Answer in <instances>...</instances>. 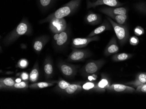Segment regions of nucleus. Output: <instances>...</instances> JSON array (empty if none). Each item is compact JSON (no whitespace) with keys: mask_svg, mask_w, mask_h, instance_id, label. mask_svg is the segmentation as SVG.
<instances>
[{"mask_svg":"<svg viewBox=\"0 0 146 109\" xmlns=\"http://www.w3.org/2000/svg\"><path fill=\"white\" fill-rule=\"evenodd\" d=\"M32 31L31 25L27 19L23 18L17 27L5 37L3 43L5 46H9L16 41L20 37L31 35Z\"/></svg>","mask_w":146,"mask_h":109,"instance_id":"obj_1","label":"nucleus"},{"mask_svg":"<svg viewBox=\"0 0 146 109\" xmlns=\"http://www.w3.org/2000/svg\"><path fill=\"white\" fill-rule=\"evenodd\" d=\"M82 0H71L57 9L47 18L40 21V23L48 22L53 18H62L73 14L78 8Z\"/></svg>","mask_w":146,"mask_h":109,"instance_id":"obj_2","label":"nucleus"},{"mask_svg":"<svg viewBox=\"0 0 146 109\" xmlns=\"http://www.w3.org/2000/svg\"><path fill=\"white\" fill-rule=\"evenodd\" d=\"M107 19L112 26L119 44L121 46L124 44L127 41L129 36L127 27L125 25L117 23L110 17H107Z\"/></svg>","mask_w":146,"mask_h":109,"instance_id":"obj_3","label":"nucleus"},{"mask_svg":"<svg viewBox=\"0 0 146 109\" xmlns=\"http://www.w3.org/2000/svg\"><path fill=\"white\" fill-rule=\"evenodd\" d=\"M105 63V61L103 60L91 61L86 63L81 69V73L84 76L95 74L101 69Z\"/></svg>","mask_w":146,"mask_h":109,"instance_id":"obj_4","label":"nucleus"},{"mask_svg":"<svg viewBox=\"0 0 146 109\" xmlns=\"http://www.w3.org/2000/svg\"><path fill=\"white\" fill-rule=\"evenodd\" d=\"M91 53L88 50L73 49L68 57L67 61L70 62L80 61L90 57Z\"/></svg>","mask_w":146,"mask_h":109,"instance_id":"obj_5","label":"nucleus"},{"mask_svg":"<svg viewBox=\"0 0 146 109\" xmlns=\"http://www.w3.org/2000/svg\"><path fill=\"white\" fill-rule=\"evenodd\" d=\"M49 22V28L54 34L61 33L67 29V23L64 18H55L52 19Z\"/></svg>","mask_w":146,"mask_h":109,"instance_id":"obj_6","label":"nucleus"},{"mask_svg":"<svg viewBox=\"0 0 146 109\" xmlns=\"http://www.w3.org/2000/svg\"><path fill=\"white\" fill-rule=\"evenodd\" d=\"M88 8H96L98 6L106 5L110 7H119L123 5L118 0H96L94 2H91L89 0L87 1Z\"/></svg>","mask_w":146,"mask_h":109,"instance_id":"obj_7","label":"nucleus"},{"mask_svg":"<svg viewBox=\"0 0 146 109\" xmlns=\"http://www.w3.org/2000/svg\"><path fill=\"white\" fill-rule=\"evenodd\" d=\"M99 40L98 36H95L92 37L86 38H75L72 40V47L75 48H82L87 46L88 45L94 41H97Z\"/></svg>","mask_w":146,"mask_h":109,"instance_id":"obj_8","label":"nucleus"},{"mask_svg":"<svg viewBox=\"0 0 146 109\" xmlns=\"http://www.w3.org/2000/svg\"><path fill=\"white\" fill-rule=\"evenodd\" d=\"M69 37V31L67 29L61 33L55 34L54 40L55 47L61 48L65 46L68 41Z\"/></svg>","mask_w":146,"mask_h":109,"instance_id":"obj_9","label":"nucleus"},{"mask_svg":"<svg viewBox=\"0 0 146 109\" xmlns=\"http://www.w3.org/2000/svg\"><path fill=\"white\" fill-rule=\"evenodd\" d=\"M59 67L62 74L67 78H72L77 72L76 66L69 63H60Z\"/></svg>","mask_w":146,"mask_h":109,"instance_id":"obj_10","label":"nucleus"},{"mask_svg":"<svg viewBox=\"0 0 146 109\" xmlns=\"http://www.w3.org/2000/svg\"><path fill=\"white\" fill-rule=\"evenodd\" d=\"M100 11L106 15L109 14L115 15H125L127 14V10L123 7H104L100 9Z\"/></svg>","mask_w":146,"mask_h":109,"instance_id":"obj_11","label":"nucleus"},{"mask_svg":"<svg viewBox=\"0 0 146 109\" xmlns=\"http://www.w3.org/2000/svg\"><path fill=\"white\" fill-rule=\"evenodd\" d=\"M119 51V47L117 44V40L115 36L111 39L109 44L105 49L104 54L105 56H109L112 54H116Z\"/></svg>","mask_w":146,"mask_h":109,"instance_id":"obj_12","label":"nucleus"},{"mask_svg":"<svg viewBox=\"0 0 146 109\" xmlns=\"http://www.w3.org/2000/svg\"><path fill=\"white\" fill-rule=\"evenodd\" d=\"M108 90L119 93H133L135 92L134 88L122 84H112L110 85Z\"/></svg>","mask_w":146,"mask_h":109,"instance_id":"obj_13","label":"nucleus"},{"mask_svg":"<svg viewBox=\"0 0 146 109\" xmlns=\"http://www.w3.org/2000/svg\"><path fill=\"white\" fill-rule=\"evenodd\" d=\"M111 27L112 26L110 22L107 19L105 20L99 26L94 29L91 32V33L88 36V37H94L103 33V32L105 31L111 30L112 29Z\"/></svg>","mask_w":146,"mask_h":109,"instance_id":"obj_14","label":"nucleus"},{"mask_svg":"<svg viewBox=\"0 0 146 109\" xmlns=\"http://www.w3.org/2000/svg\"><path fill=\"white\" fill-rule=\"evenodd\" d=\"M49 40V37L47 36H42L38 37L35 40L33 44V47L34 50L36 52H40L48 42Z\"/></svg>","mask_w":146,"mask_h":109,"instance_id":"obj_15","label":"nucleus"},{"mask_svg":"<svg viewBox=\"0 0 146 109\" xmlns=\"http://www.w3.org/2000/svg\"><path fill=\"white\" fill-rule=\"evenodd\" d=\"M85 21L88 24L96 25L99 24L101 21V18L97 14L89 12L85 18Z\"/></svg>","mask_w":146,"mask_h":109,"instance_id":"obj_16","label":"nucleus"},{"mask_svg":"<svg viewBox=\"0 0 146 109\" xmlns=\"http://www.w3.org/2000/svg\"><path fill=\"white\" fill-rule=\"evenodd\" d=\"M144 84H146V73H140L137 76L134 81L127 83V84L133 85L136 87Z\"/></svg>","mask_w":146,"mask_h":109,"instance_id":"obj_17","label":"nucleus"},{"mask_svg":"<svg viewBox=\"0 0 146 109\" xmlns=\"http://www.w3.org/2000/svg\"><path fill=\"white\" fill-rule=\"evenodd\" d=\"M14 80L12 78H1L0 80V88L2 89H9L15 84Z\"/></svg>","mask_w":146,"mask_h":109,"instance_id":"obj_18","label":"nucleus"},{"mask_svg":"<svg viewBox=\"0 0 146 109\" xmlns=\"http://www.w3.org/2000/svg\"><path fill=\"white\" fill-rule=\"evenodd\" d=\"M107 16L112 19L114 21L119 24L123 25L126 22L127 19V15H115V14H107Z\"/></svg>","mask_w":146,"mask_h":109,"instance_id":"obj_19","label":"nucleus"},{"mask_svg":"<svg viewBox=\"0 0 146 109\" xmlns=\"http://www.w3.org/2000/svg\"><path fill=\"white\" fill-rule=\"evenodd\" d=\"M82 87L79 84H70L63 92L66 94H72L82 91Z\"/></svg>","mask_w":146,"mask_h":109,"instance_id":"obj_20","label":"nucleus"},{"mask_svg":"<svg viewBox=\"0 0 146 109\" xmlns=\"http://www.w3.org/2000/svg\"><path fill=\"white\" fill-rule=\"evenodd\" d=\"M54 84V82H41L34 83L29 85V87L33 89H42L51 87Z\"/></svg>","mask_w":146,"mask_h":109,"instance_id":"obj_21","label":"nucleus"},{"mask_svg":"<svg viewBox=\"0 0 146 109\" xmlns=\"http://www.w3.org/2000/svg\"><path fill=\"white\" fill-rule=\"evenodd\" d=\"M132 56V54L125 53L116 54L112 56V59L114 61H123L129 59Z\"/></svg>","mask_w":146,"mask_h":109,"instance_id":"obj_22","label":"nucleus"},{"mask_svg":"<svg viewBox=\"0 0 146 109\" xmlns=\"http://www.w3.org/2000/svg\"><path fill=\"white\" fill-rule=\"evenodd\" d=\"M109 80L106 78H103L97 84V86L98 89L101 92H105L106 89H108L110 86Z\"/></svg>","mask_w":146,"mask_h":109,"instance_id":"obj_23","label":"nucleus"},{"mask_svg":"<svg viewBox=\"0 0 146 109\" xmlns=\"http://www.w3.org/2000/svg\"><path fill=\"white\" fill-rule=\"evenodd\" d=\"M44 70L46 76H50L53 73V66L51 62L49 59H46L45 61L44 66Z\"/></svg>","mask_w":146,"mask_h":109,"instance_id":"obj_24","label":"nucleus"},{"mask_svg":"<svg viewBox=\"0 0 146 109\" xmlns=\"http://www.w3.org/2000/svg\"><path fill=\"white\" fill-rule=\"evenodd\" d=\"M82 89L85 91H95L97 92H100L97 86V84L92 82H87L83 85Z\"/></svg>","mask_w":146,"mask_h":109,"instance_id":"obj_25","label":"nucleus"},{"mask_svg":"<svg viewBox=\"0 0 146 109\" xmlns=\"http://www.w3.org/2000/svg\"><path fill=\"white\" fill-rule=\"evenodd\" d=\"M55 0H38V4L42 9L46 10L50 8Z\"/></svg>","mask_w":146,"mask_h":109,"instance_id":"obj_26","label":"nucleus"},{"mask_svg":"<svg viewBox=\"0 0 146 109\" xmlns=\"http://www.w3.org/2000/svg\"><path fill=\"white\" fill-rule=\"evenodd\" d=\"M34 66V67L32 69V71L30 72L29 74V80L32 82H35L38 79L39 76V72H38V67Z\"/></svg>","mask_w":146,"mask_h":109,"instance_id":"obj_27","label":"nucleus"},{"mask_svg":"<svg viewBox=\"0 0 146 109\" xmlns=\"http://www.w3.org/2000/svg\"><path fill=\"white\" fill-rule=\"evenodd\" d=\"M29 87L28 83L26 81H22L20 83H15L14 85L9 89H24Z\"/></svg>","mask_w":146,"mask_h":109,"instance_id":"obj_28","label":"nucleus"},{"mask_svg":"<svg viewBox=\"0 0 146 109\" xmlns=\"http://www.w3.org/2000/svg\"><path fill=\"white\" fill-rule=\"evenodd\" d=\"M134 8L139 12L146 14V2H139L134 5Z\"/></svg>","mask_w":146,"mask_h":109,"instance_id":"obj_29","label":"nucleus"},{"mask_svg":"<svg viewBox=\"0 0 146 109\" xmlns=\"http://www.w3.org/2000/svg\"><path fill=\"white\" fill-rule=\"evenodd\" d=\"M70 84V83L67 82L64 80H61L58 82L56 87V89L63 91L67 88Z\"/></svg>","mask_w":146,"mask_h":109,"instance_id":"obj_30","label":"nucleus"},{"mask_svg":"<svg viewBox=\"0 0 146 109\" xmlns=\"http://www.w3.org/2000/svg\"><path fill=\"white\" fill-rule=\"evenodd\" d=\"M134 34L137 36H141L144 34V30L141 26H137L135 27L134 30Z\"/></svg>","mask_w":146,"mask_h":109,"instance_id":"obj_31","label":"nucleus"},{"mask_svg":"<svg viewBox=\"0 0 146 109\" xmlns=\"http://www.w3.org/2000/svg\"><path fill=\"white\" fill-rule=\"evenodd\" d=\"M28 65L27 60L26 59H21L18 63L19 67L22 68H25L27 67Z\"/></svg>","mask_w":146,"mask_h":109,"instance_id":"obj_32","label":"nucleus"},{"mask_svg":"<svg viewBox=\"0 0 146 109\" xmlns=\"http://www.w3.org/2000/svg\"><path fill=\"white\" fill-rule=\"evenodd\" d=\"M129 43L133 46H136L139 43L138 38L136 36L131 37L129 39Z\"/></svg>","mask_w":146,"mask_h":109,"instance_id":"obj_33","label":"nucleus"},{"mask_svg":"<svg viewBox=\"0 0 146 109\" xmlns=\"http://www.w3.org/2000/svg\"><path fill=\"white\" fill-rule=\"evenodd\" d=\"M136 91L137 92H141L146 93V84H142L138 86L137 87Z\"/></svg>","mask_w":146,"mask_h":109,"instance_id":"obj_34","label":"nucleus"},{"mask_svg":"<svg viewBox=\"0 0 146 109\" xmlns=\"http://www.w3.org/2000/svg\"><path fill=\"white\" fill-rule=\"evenodd\" d=\"M20 77L24 81H27L29 79V75L28 73L23 72L20 75Z\"/></svg>","mask_w":146,"mask_h":109,"instance_id":"obj_35","label":"nucleus"},{"mask_svg":"<svg viewBox=\"0 0 146 109\" xmlns=\"http://www.w3.org/2000/svg\"><path fill=\"white\" fill-rule=\"evenodd\" d=\"M15 82L17 83H20L22 82V79L21 78H18L17 79L15 80Z\"/></svg>","mask_w":146,"mask_h":109,"instance_id":"obj_36","label":"nucleus"},{"mask_svg":"<svg viewBox=\"0 0 146 109\" xmlns=\"http://www.w3.org/2000/svg\"><path fill=\"white\" fill-rule=\"evenodd\" d=\"M88 80L90 81H92L93 80H95L94 78H93L92 76H89L88 77Z\"/></svg>","mask_w":146,"mask_h":109,"instance_id":"obj_37","label":"nucleus"}]
</instances>
